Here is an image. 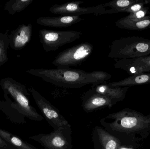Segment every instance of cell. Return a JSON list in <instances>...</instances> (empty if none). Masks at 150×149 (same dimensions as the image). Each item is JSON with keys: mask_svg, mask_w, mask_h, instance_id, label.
Listing matches in <instances>:
<instances>
[{"mask_svg": "<svg viewBox=\"0 0 150 149\" xmlns=\"http://www.w3.org/2000/svg\"><path fill=\"white\" fill-rule=\"evenodd\" d=\"M107 118L113 120L109 124L113 131L142 140L150 135V122L148 117L136 110L125 108L109 115Z\"/></svg>", "mask_w": 150, "mask_h": 149, "instance_id": "1", "label": "cell"}, {"mask_svg": "<svg viewBox=\"0 0 150 149\" xmlns=\"http://www.w3.org/2000/svg\"><path fill=\"white\" fill-rule=\"evenodd\" d=\"M26 72L57 86L66 88H80L93 83V80L85 71L70 68L30 69Z\"/></svg>", "mask_w": 150, "mask_h": 149, "instance_id": "2", "label": "cell"}, {"mask_svg": "<svg viewBox=\"0 0 150 149\" xmlns=\"http://www.w3.org/2000/svg\"><path fill=\"white\" fill-rule=\"evenodd\" d=\"M108 57L114 59L136 58L150 55V39L142 37H122L110 45Z\"/></svg>", "mask_w": 150, "mask_h": 149, "instance_id": "3", "label": "cell"}, {"mask_svg": "<svg viewBox=\"0 0 150 149\" xmlns=\"http://www.w3.org/2000/svg\"><path fill=\"white\" fill-rule=\"evenodd\" d=\"M0 86L4 93L9 94L12 96L22 113L36 120L40 121L43 119L42 116L30 105L26 97L29 94L24 85L10 77H6L1 80Z\"/></svg>", "mask_w": 150, "mask_h": 149, "instance_id": "4", "label": "cell"}, {"mask_svg": "<svg viewBox=\"0 0 150 149\" xmlns=\"http://www.w3.org/2000/svg\"><path fill=\"white\" fill-rule=\"evenodd\" d=\"M82 35L80 31H55L42 29L39 31V38L42 47L46 52L54 51L67 44L73 43Z\"/></svg>", "mask_w": 150, "mask_h": 149, "instance_id": "5", "label": "cell"}, {"mask_svg": "<svg viewBox=\"0 0 150 149\" xmlns=\"http://www.w3.org/2000/svg\"><path fill=\"white\" fill-rule=\"evenodd\" d=\"M93 50V45L91 43H81L60 52L52 64L60 68L78 65L85 61Z\"/></svg>", "mask_w": 150, "mask_h": 149, "instance_id": "6", "label": "cell"}, {"mask_svg": "<svg viewBox=\"0 0 150 149\" xmlns=\"http://www.w3.org/2000/svg\"><path fill=\"white\" fill-rule=\"evenodd\" d=\"M84 2L83 1L69 2L62 4H55L49 8V11L61 15H76L85 14L100 15L113 14L112 9H106L103 4L91 7H80Z\"/></svg>", "mask_w": 150, "mask_h": 149, "instance_id": "7", "label": "cell"}, {"mask_svg": "<svg viewBox=\"0 0 150 149\" xmlns=\"http://www.w3.org/2000/svg\"><path fill=\"white\" fill-rule=\"evenodd\" d=\"M29 90L32 94L37 106L50 125L58 129L69 126L68 122L59 111L36 91L33 87H30Z\"/></svg>", "mask_w": 150, "mask_h": 149, "instance_id": "8", "label": "cell"}, {"mask_svg": "<svg viewBox=\"0 0 150 149\" xmlns=\"http://www.w3.org/2000/svg\"><path fill=\"white\" fill-rule=\"evenodd\" d=\"M114 59V66L130 75L150 73V55L136 58Z\"/></svg>", "mask_w": 150, "mask_h": 149, "instance_id": "9", "label": "cell"}, {"mask_svg": "<svg viewBox=\"0 0 150 149\" xmlns=\"http://www.w3.org/2000/svg\"><path fill=\"white\" fill-rule=\"evenodd\" d=\"M32 34L31 24L20 25L9 35L10 47L15 50H22L30 43Z\"/></svg>", "mask_w": 150, "mask_h": 149, "instance_id": "10", "label": "cell"}, {"mask_svg": "<svg viewBox=\"0 0 150 149\" xmlns=\"http://www.w3.org/2000/svg\"><path fill=\"white\" fill-rule=\"evenodd\" d=\"M80 16L61 15L57 17H42L37 19L39 25L54 28H67L81 22Z\"/></svg>", "mask_w": 150, "mask_h": 149, "instance_id": "11", "label": "cell"}, {"mask_svg": "<svg viewBox=\"0 0 150 149\" xmlns=\"http://www.w3.org/2000/svg\"><path fill=\"white\" fill-rule=\"evenodd\" d=\"M86 97L84 108L87 111L93 110L101 107H111L117 102L107 96L93 92L91 89L87 93Z\"/></svg>", "mask_w": 150, "mask_h": 149, "instance_id": "12", "label": "cell"}, {"mask_svg": "<svg viewBox=\"0 0 150 149\" xmlns=\"http://www.w3.org/2000/svg\"><path fill=\"white\" fill-rule=\"evenodd\" d=\"M62 128L49 134L43 135L40 141L44 146L50 149H68V143L61 132Z\"/></svg>", "mask_w": 150, "mask_h": 149, "instance_id": "13", "label": "cell"}, {"mask_svg": "<svg viewBox=\"0 0 150 149\" xmlns=\"http://www.w3.org/2000/svg\"><path fill=\"white\" fill-rule=\"evenodd\" d=\"M129 88V87H112L105 83L92 87L91 90L118 102L124 99Z\"/></svg>", "mask_w": 150, "mask_h": 149, "instance_id": "14", "label": "cell"}, {"mask_svg": "<svg viewBox=\"0 0 150 149\" xmlns=\"http://www.w3.org/2000/svg\"><path fill=\"white\" fill-rule=\"evenodd\" d=\"M150 84V73H143L129 77L120 81L108 83L112 87H125Z\"/></svg>", "mask_w": 150, "mask_h": 149, "instance_id": "15", "label": "cell"}, {"mask_svg": "<svg viewBox=\"0 0 150 149\" xmlns=\"http://www.w3.org/2000/svg\"><path fill=\"white\" fill-rule=\"evenodd\" d=\"M118 28L130 30L141 31L150 28V19L143 21H133L124 17L115 22Z\"/></svg>", "mask_w": 150, "mask_h": 149, "instance_id": "16", "label": "cell"}, {"mask_svg": "<svg viewBox=\"0 0 150 149\" xmlns=\"http://www.w3.org/2000/svg\"><path fill=\"white\" fill-rule=\"evenodd\" d=\"M98 133L103 149H119L122 146L121 141L119 138L104 129H98Z\"/></svg>", "mask_w": 150, "mask_h": 149, "instance_id": "17", "label": "cell"}, {"mask_svg": "<svg viewBox=\"0 0 150 149\" xmlns=\"http://www.w3.org/2000/svg\"><path fill=\"white\" fill-rule=\"evenodd\" d=\"M33 0H10L4 5V9L10 15H15L23 10Z\"/></svg>", "mask_w": 150, "mask_h": 149, "instance_id": "18", "label": "cell"}, {"mask_svg": "<svg viewBox=\"0 0 150 149\" xmlns=\"http://www.w3.org/2000/svg\"><path fill=\"white\" fill-rule=\"evenodd\" d=\"M9 30L4 33H0V66L8 60V50L10 47Z\"/></svg>", "mask_w": 150, "mask_h": 149, "instance_id": "19", "label": "cell"}, {"mask_svg": "<svg viewBox=\"0 0 150 149\" xmlns=\"http://www.w3.org/2000/svg\"><path fill=\"white\" fill-rule=\"evenodd\" d=\"M140 1V0H113L103 5L105 7L111 8L113 14H115L118 13V10L126 8Z\"/></svg>", "mask_w": 150, "mask_h": 149, "instance_id": "20", "label": "cell"}, {"mask_svg": "<svg viewBox=\"0 0 150 149\" xmlns=\"http://www.w3.org/2000/svg\"><path fill=\"white\" fill-rule=\"evenodd\" d=\"M0 136L7 141L10 143L20 149H33L21 141L20 139L12 135L7 131L0 129Z\"/></svg>", "mask_w": 150, "mask_h": 149, "instance_id": "21", "label": "cell"}, {"mask_svg": "<svg viewBox=\"0 0 150 149\" xmlns=\"http://www.w3.org/2000/svg\"><path fill=\"white\" fill-rule=\"evenodd\" d=\"M89 75L93 79V83L92 87L105 84L106 81L112 78V75L109 73L103 71H97L89 72Z\"/></svg>", "mask_w": 150, "mask_h": 149, "instance_id": "22", "label": "cell"}, {"mask_svg": "<svg viewBox=\"0 0 150 149\" xmlns=\"http://www.w3.org/2000/svg\"><path fill=\"white\" fill-rule=\"evenodd\" d=\"M127 19L133 21H143L150 19V11L148 7H144L142 10L134 13H130L125 17Z\"/></svg>", "mask_w": 150, "mask_h": 149, "instance_id": "23", "label": "cell"}, {"mask_svg": "<svg viewBox=\"0 0 150 149\" xmlns=\"http://www.w3.org/2000/svg\"><path fill=\"white\" fill-rule=\"evenodd\" d=\"M149 3H150V0H140V1L137 3L132 4L126 8L118 10V13L127 12V13H129V14L134 13L142 10L144 7H145L144 6L145 4Z\"/></svg>", "mask_w": 150, "mask_h": 149, "instance_id": "24", "label": "cell"}, {"mask_svg": "<svg viewBox=\"0 0 150 149\" xmlns=\"http://www.w3.org/2000/svg\"><path fill=\"white\" fill-rule=\"evenodd\" d=\"M147 117H148V120H149L150 122V113L149 115H147Z\"/></svg>", "mask_w": 150, "mask_h": 149, "instance_id": "25", "label": "cell"}, {"mask_svg": "<svg viewBox=\"0 0 150 149\" xmlns=\"http://www.w3.org/2000/svg\"><path fill=\"white\" fill-rule=\"evenodd\" d=\"M1 143V139H0V143Z\"/></svg>", "mask_w": 150, "mask_h": 149, "instance_id": "26", "label": "cell"}, {"mask_svg": "<svg viewBox=\"0 0 150 149\" xmlns=\"http://www.w3.org/2000/svg\"><path fill=\"white\" fill-rule=\"evenodd\" d=\"M1 7V5H0V8Z\"/></svg>", "mask_w": 150, "mask_h": 149, "instance_id": "27", "label": "cell"}]
</instances>
